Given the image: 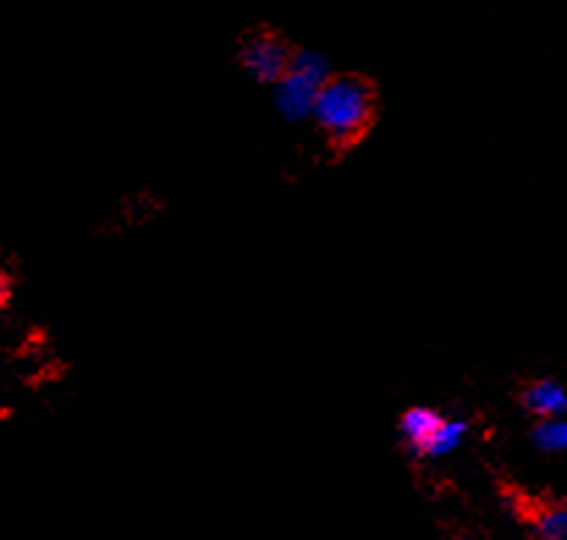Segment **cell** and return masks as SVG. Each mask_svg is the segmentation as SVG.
<instances>
[{
  "instance_id": "1",
  "label": "cell",
  "mask_w": 567,
  "mask_h": 540,
  "mask_svg": "<svg viewBox=\"0 0 567 540\" xmlns=\"http://www.w3.org/2000/svg\"><path fill=\"white\" fill-rule=\"evenodd\" d=\"M312 114L330 155L345 157L372 133L378 122V92L361 75H330L314 97Z\"/></svg>"
},
{
  "instance_id": "2",
  "label": "cell",
  "mask_w": 567,
  "mask_h": 540,
  "mask_svg": "<svg viewBox=\"0 0 567 540\" xmlns=\"http://www.w3.org/2000/svg\"><path fill=\"white\" fill-rule=\"evenodd\" d=\"M325 77L328 75H325V64L319 55L308 53V50L295 53L290 72L279 81V108L290 120H303L306 114H312L314 97Z\"/></svg>"
},
{
  "instance_id": "3",
  "label": "cell",
  "mask_w": 567,
  "mask_h": 540,
  "mask_svg": "<svg viewBox=\"0 0 567 540\" xmlns=\"http://www.w3.org/2000/svg\"><path fill=\"white\" fill-rule=\"evenodd\" d=\"M292 59H295V53L290 50V44L271 31L251 33L243 42V48H240L243 66L262 83L282 81L286 72H290Z\"/></svg>"
},
{
  "instance_id": "4",
  "label": "cell",
  "mask_w": 567,
  "mask_h": 540,
  "mask_svg": "<svg viewBox=\"0 0 567 540\" xmlns=\"http://www.w3.org/2000/svg\"><path fill=\"white\" fill-rule=\"evenodd\" d=\"M518 403L524 405L526 414L535 416L537 422L565 419L567 416V384L557 378H535L521 386Z\"/></svg>"
},
{
  "instance_id": "5",
  "label": "cell",
  "mask_w": 567,
  "mask_h": 540,
  "mask_svg": "<svg viewBox=\"0 0 567 540\" xmlns=\"http://www.w3.org/2000/svg\"><path fill=\"white\" fill-rule=\"evenodd\" d=\"M443 422L447 419L430 408L406 411L400 419V433L402 438H406L408 449H411L413 455H430L432 442H435V436L441 433Z\"/></svg>"
},
{
  "instance_id": "6",
  "label": "cell",
  "mask_w": 567,
  "mask_h": 540,
  "mask_svg": "<svg viewBox=\"0 0 567 540\" xmlns=\"http://www.w3.org/2000/svg\"><path fill=\"white\" fill-rule=\"evenodd\" d=\"M532 538L535 540H567V499L546 505L532 519Z\"/></svg>"
},
{
  "instance_id": "7",
  "label": "cell",
  "mask_w": 567,
  "mask_h": 540,
  "mask_svg": "<svg viewBox=\"0 0 567 540\" xmlns=\"http://www.w3.org/2000/svg\"><path fill=\"white\" fill-rule=\"evenodd\" d=\"M532 442L537 449L552 455H567V416L565 419L537 422L532 430Z\"/></svg>"
},
{
  "instance_id": "8",
  "label": "cell",
  "mask_w": 567,
  "mask_h": 540,
  "mask_svg": "<svg viewBox=\"0 0 567 540\" xmlns=\"http://www.w3.org/2000/svg\"><path fill=\"white\" fill-rule=\"evenodd\" d=\"M463 436H465V425H463V422H443L441 433H438L435 442H432L430 455L452 453V449L458 447L460 442H463Z\"/></svg>"
},
{
  "instance_id": "9",
  "label": "cell",
  "mask_w": 567,
  "mask_h": 540,
  "mask_svg": "<svg viewBox=\"0 0 567 540\" xmlns=\"http://www.w3.org/2000/svg\"><path fill=\"white\" fill-rule=\"evenodd\" d=\"M11 298V284H9V276L0 270V309H6V303H9Z\"/></svg>"
}]
</instances>
